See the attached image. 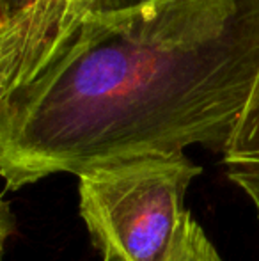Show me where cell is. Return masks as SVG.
Listing matches in <instances>:
<instances>
[{
    "label": "cell",
    "instance_id": "cell-1",
    "mask_svg": "<svg viewBox=\"0 0 259 261\" xmlns=\"http://www.w3.org/2000/svg\"><path fill=\"white\" fill-rule=\"evenodd\" d=\"M257 73L259 0L93 18L48 73L0 98L6 187L195 144L224 153Z\"/></svg>",
    "mask_w": 259,
    "mask_h": 261
},
{
    "label": "cell",
    "instance_id": "cell-2",
    "mask_svg": "<svg viewBox=\"0 0 259 261\" xmlns=\"http://www.w3.org/2000/svg\"><path fill=\"white\" fill-rule=\"evenodd\" d=\"M200 167L185 153L98 165L78 176L80 217L105 261H169Z\"/></svg>",
    "mask_w": 259,
    "mask_h": 261
},
{
    "label": "cell",
    "instance_id": "cell-3",
    "mask_svg": "<svg viewBox=\"0 0 259 261\" xmlns=\"http://www.w3.org/2000/svg\"><path fill=\"white\" fill-rule=\"evenodd\" d=\"M96 0H0V98L34 84L68 54Z\"/></svg>",
    "mask_w": 259,
    "mask_h": 261
},
{
    "label": "cell",
    "instance_id": "cell-4",
    "mask_svg": "<svg viewBox=\"0 0 259 261\" xmlns=\"http://www.w3.org/2000/svg\"><path fill=\"white\" fill-rule=\"evenodd\" d=\"M222 164L227 178L249 197L259 219V73L231 141L222 153Z\"/></svg>",
    "mask_w": 259,
    "mask_h": 261
},
{
    "label": "cell",
    "instance_id": "cell-5",
    "mask_svg": "<svg viewBox=\"0 0 259 261\" xmlns=\"http://www.w3.org/2000/svg\"><path fill=\"white\" fill-rule=\"evenodd\" d=\"M169 261H224L199 222L187 212L181 219Z\"/></svg>",
    "mask_w": 259,
    "mask_h": 261
},
{
    "label": "cell",
    "instance_id": "cell-6",
    "mask_svg": "<svg viewBox=\"0 0 259 261\" xmlns=\"http://www.w3.org/2000/svg\"><path fill=\"white\" fill-rule=\"evenodd\" d=\"M155 2H158V0H96L93 18L123 14V13H128V11L151 6V4H155Z\"/></svg>",
    "mask_w": 259,
    "mask_h": 261
}]
</instances>
